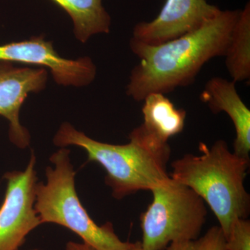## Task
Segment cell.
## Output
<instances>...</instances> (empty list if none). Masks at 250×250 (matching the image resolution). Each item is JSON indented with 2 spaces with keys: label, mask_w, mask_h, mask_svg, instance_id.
Instances as JSON below:
<instances>
[{
  "label": "cell",
  "mask_w": 250,
  "mask_h": 250,
  "mask_svg": "<svg viewBox=\"0 0 250 250\" xmlns=\"http://www.w3.org/2000/svg\"><path fill=\"white\" fill-rule=\"evenodd\" d=\"M59 147L75 146L84 149L88 162H95L106 172L105 182L112 195L122 200L140 190H152L170 178L167 165L171 149L164 142L149 133L143 125L129 134V142L113 145L99 142L63 123L54 138Z\"/></svg>",
  "instance_id": "cell-2"
},
{
  "label": "cell",
  "mask_w": 250,
  "mask_h": 250,
  "mask_svg": "<svg viewBox=\"0 0 250 250\" xmlns=\"http://www.w3.org/2000/svg\"><path fill=\"white\" fill-rule=\"evenodd\" d=\"M220 11L206 0H166L154 20L135 26L132 38L147 45H159L196 30Z\"/></svg>",
  "instance_id": "cell-8"
},
{
  "label": "cell",
  "mask_w": 250,
  "mask_h": 250,
  "mask_svg": "<svg viewBox=\"0 0 250 250\" xmlns=\"http://www.w3.org/2000/svg\"><path fill=\"white\" fill-rule=\"evenodd\" d=\"M225 65L234 82L250 78V4L240 11L225 52Z\"/></svg>",
  "instance_id": "cell-13"
},
{
  "label": "cell",
  "mask_w": 250,
  "mask_h": 250,
  "mask_svg": "<svg viewBox=\"0 0 250 250\" xmlns=\"http://www.w3.org/2000/svg\"><path fill=\"white\" fill-rule=\"evenodd\" d=\"M226 250H250V222L238 219L226 237Z\"/></svg>",
  "instance_id": "cell-15"
},
{
  "label": "cell",
  "mask_w": 250,
  "mask_h": 250,
  "mask_svg": "<svg viewBox=\"0 0 250 250\" xmlns=\"http://www.w3.org/2000/svg\"><path fill=\"white\" fill-rule=\"evenodd\" d=\"M70 153L65 147L54 153V167L46 168V183L36 184L34 208L41 224L68 229L95 250H129L132 243L121 241L111 223L97 225L81 203Z\"/></svg>",
  "instance_id": "cell-4"
},
{
  "label": "cell",
  "mask_w": 250,
  "mask_h": 250,
  "mask_svg": "<svg viewBox=\"0 0 250 250\" xmlns=\"http://www.w3.org/2000/svg\"><path fill=\"white\" fill-rule=\"evenodd\" d=\"M36 164L32 152L25 170L5 174L6 192L0 207V250H18L29 233L42 225L34 208Z\"/></svg>",
  "instance_id": "cell-6"
},
{
  "label": "cell",
  "mask_w": 250,
  "mask_h": 250,
  "mask_svg": "<svg viewBox=\"0 0 250 250\" xmlns=\"http://www.w3.org/2000/svg\"><path fill=\"white\" fill-rule=\"evenodd\" d=\"M47 71L44 68L15 67L0 62V116L9 122V137L20 148L30 144V135L20 122L21 106L30 93H39L45 87Z\"/></svg>",
  "instance_id": "cell-9"
},
{
  "label": "cell",
  "mask_w": 250,
  "mask_h": 250,
  "mask_svg": "<svg viewBox=\"0 0 250 250\" xmlns=\"http://www.w3.org/2000/svg\"><path fill=\"white\" fill-rule=\"evenodd\" d=\"M129 250H143L142 246H141V241L132 243V246H131Z\"/></svg>",
  "instance_id": "cell-17"
},
{
  "label": "cell",
  "mask_w": 250,
  "mask_h": 250,
  "mask_svg": "<svg viewBox=\"0 0 250 250\" xmlns=\"http://www.w3.org/2000/svg\"><path fill=\"white\" fill-rule=\"evenodd\" d=\"M0 62H19L48 67L59 84L83 86L96 76V66L88 57L77 60L62 58L51 42L43 38L0 45Z\"/></svg>",
  "instance_id": "cell-7"
},
{
  "label": "cell",
  "mask_w": 250,
  "mask_h": 250,
  "mask_svg": "<svg viewBox=\"0 0 250 250\" xmlns=\"http://www.w3.org/2000/svg\"><path fill=\"white\" fill-rule=\"evenodd\" d=\"M143 102L142 125L149 133L167 142L171 137L183 131L187 111L176 108L164 94H149Z\"/></svg>",
  "instance_id": "cell-11"
},
{
  "label": "cell",
  "mask_w": 250,
  "mask_h": 250,
  "mask_svg": "<svg viewBox=\"0 0 250 250\" xmlns=\"http://www.w3.org/2000/svg\"><path fill=\"white\" fill-rule=\"evenodd\" d=\"M39 250V249H33V250Z\"/></svg>",
  "instance_id": "cell-18"
},
{
  "label": "cell",
  "mask_w": 250,
  "mask_h": 250,
  "mask_svg": "<svg viewBox=\"0 0 250 250\" xmlns=\"http://www.w3.org/2000/svg\"><path fill=\"white\" fill-rule=\"evenodd\" d=\"M151 192L152 201L141 215L143 250H165L199 238L207 209L196 192L171 178Z\"/></svg>",
  "instance_id": "cell-5"
},
{
  "label": "cell",
  "mask_w": 250,
  "mask_h": 250,
  "mask_svg": "<svg viewBox=\"0 0 250 250\" xmlns=\"http://www.w3.org/2000/svg\"><path fill=\"white\" fill-rule=\"evenodd\" d=\"M65 10L71 17L77 39L85 42L92 36L108 34L111 17L103 0H51Z\"/></svg>",
  "instance_id": "cell-12"
},
{
  "label": "cell",
  "mask_w": 250,
  "mask_h": 250,
  "mask_svg": "<svg viewBox=\"0 0 250 250\" xmlns=\"http://www.w3.org/2000/svg\"><path fill=\"white\" fill-rule=\"evenodd\" d=\"M241 10H220L196 30L159 45L131 38L130 47L140 62L133 68L126 94L137 102L148 95H166L191 84L204 65L224 57Z\"/></svg>",
  "instance_id": "cell-1"
},
{
  "label": "cell",
  "mask_w": 250,
  "mask_h": 250,
  "mask_svg": "<svg viewBox=\"0 0 250 250\" xmlns=\"http://www.w3.org/2000/svg\"><path fill=\"white\" fill-rule=\"evenodd\" d=\"M165 250H226V238L220 227L213 226L200 238L171 243Z\"/></svg>",
  "instance_id": "cell-14"
},
{
  "label": "cell",
  "mask_w": 250,
  "mask_h": 250,
  "mask_svg": "<svg viewBox=\"0 0 250 250\" xmlns=\"http://www.w3.org/2000/svg\"><path fill=\"white\" fill-rule=\"evenodd\" d=\"M200 100L213 113L225 112L231 118L236 130L233 152L250 159V111L237 92L236 82L213 77L206 83Z\"/></svg>",
  "instance_id": "cell-10"
},
{
  "label": "cell",
  "mask_w": 250,
  "mask_h": 250,
  "mask_svg": "<svg viewBox=\"0 0 250 250\" xmlns=\"http://www.w3.org/2000/svg\"><path fill=\"white\" fill-rule=\"evenodd\" d=\"M66 250H95L91 247L85 243H76V242L70 241L67 243Z\"/></svg>",
  "instance_id": "cell-16"
},
{
  "label": "cell",
  "mask_w": 250,
  "mask_h": 250,
  "mask_svg": "<svg viewBox=\"0 0 250 250\" xmlns=\"http://www.w3.org/2000/svg\"><path fill=\"white\" fill-rule=\"evenodd\" d=\"M200 155L187 154L171 164V179L191 188L214 213L225 238L233 223L247 219L250 196L244 182L249 158L231 152L223 140L211 147L200 143Z\"/></svg>",
  "instance_id": "cell-3"
}]
</instances>
